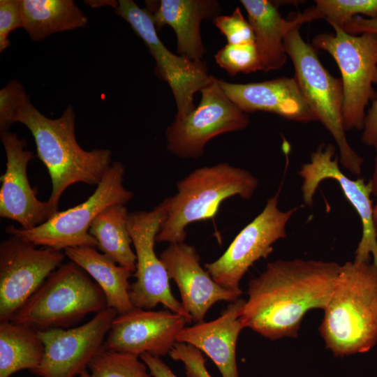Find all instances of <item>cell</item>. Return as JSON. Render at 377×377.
Instances as JSON below:
<instances>
[{
	"mask_svg": "<svg viewBox=\"0 0 377 377\" xmlns=\"http://www.w3.org/2000/svg\"><path fill=\"white\" fill-rule=\"evenodd\" d=\"M341 265L320 260H276L248 284L240 319L271 341L295 338L305 315L325 307Z\"/></svg>",
	"mask_w": 377,
	"mask_h": 377,
	"instance_id": "cell-1",
	"label": "cell"
},
{
	"mask_svg": "<svg viewBox=\"0 0 377 377\" xmlns=\"http://www.w3.org/2000/svg\"><path fill=\"white\" fill-rule=\"evenodd\" d=\"M15 121L29 128L35 141L37 157L48 171L52 191L46 202L52 215L59 211L60 198L70 186L77 183L97 186L112 165L110 150L86 151L79 145L71 105L59 117L50 119L34 107L28 96Z\"/></svg>",
	"mask_w": 377,
	"mask_h": 377,
	"instance_id": "cell-2",
	"label": "cell"
},
{
	"mask_svg": "<svg viewBox=\"0 0 377 377\" xmlns=\"http://www.w3.org/2000/svg\"><path fill=\"white\" fill-rule=\"evenodd\" d=\"M323 311L318 332L334 357L369 352L377 343V267L355 260L341 265Z\"/></svg>",
	"mask_w": 377,
	"mask_h": 377,
	"instance_id": "cell-3",
	"label": "cell"
},
{
	"mask_svg": "<svg viewBox=\"0 0 377 377\" xmlns=\"http://www.w3.org/2000/svg\"><path fill=\"white\" fill-rule=\"evenodd\" d=\"M258 184L249 171L227 163L194 170L177 182V193L165 199L167 216L156 242H184L189 224L213 218L228 198L238 195L249 200Z\"/></svg>",
	"mask_w": 377,
	"mask_h": 377,
	"instance_id": "cell-4",
	"label": "cell"
},
{
	"mask_svg": "<svg viewBox=\"0 0 377 377\" xmlns=\"http://www.w3.org/2000/svg\"><path fill=\"white\" fill-rule=\"evenodd\" d=\"M107 307L99 286L70 260L47 278L10 321L38 332L66 329Z\"/></svg>",
	"mask_w": 377,
	"mask_h": 377,
	"instance_id": "cell-5",
	"label": "cell"
},
{
	"mask_svg": "<svg viewBox=\"0 0 377 377\" xmlns=\"http://www.w3.org/2000/svg\"><path fill=\"white\" fill-rule=\"evenodd\" d=\"M300 26L286 36L283 45L294 67L297 80L309 105L332 135L339 150L342 167L355 175L362 171L363 158L347 139L343 120V90L341 79L334 77L321 64L316 49L304 41Z\"/></svg>",
	"mask_w": 377,
	"mask_h": 377,
	"instance_id": "cell-6",
	"label": "cell"
},
{
	"mask_svg": "<svg viewBox=\"0 0 377 377\" xmlns=\"http://www.w3.org/2000/svg\"><path fill=\"white\" fill-rule=\"evenodd\" d=\"M125 168L119 161L110 168L97 185L94 192L83 202L68 209L57 212L43 223L24 230L12 225L5 228L6 233L31 242L61 251L68 248L97 246L89 228L96 216L107 207L126 205L133 193L124 184Z\"/></svg>",
	"mask_w": 377,
	"mask_h": 377,
	"instance_id": "cell-7",
	"label": "cell"
},
{
	"mask_svg": "<svg viewBox=\"0 0 377 377\" xmlns=\"http://www.w3.org/2000/svg\"><path fill=\"white\" fill-rule=\"evenodd\" d=\"M332 28L334 34L316 35L313 47L330 54L341 72L345 130H362L366 108L376 96L373 84H377V36L352 35L338 27Z\"/></svg>",
	"mask_w": 377,
	"mask_h": 377,
	"instance_id": "cell-8",
	"label": "cell"
},
{
	"mask_svg": "<svg viewBox=\"0 0 377 377\" xmlns=\"http://www.w3.org/2000/svg\"><path fill=\"white\" fill-rule=\"evenodd\" d=\"M166 216L165 199L150 211L128 214L127 227L136 256V280L131 285L130 299L135 307L147 310L162 304L190 323L191 317L172 293L168 272L154 251L156 235Z\"/></svg>",
	"mask_w": 377,
	"mask_h": 377,
	"instance_id": "cell-9",
	"label": "cell"
},
{
	"mask_svg": "<svg viewBox=\"0 0 377 377\" xmlns=\"http://www.w3.org/2000/svg\"><path fill=\"white\" fill-rule=\"evenodd\" d=\"M200 91L198 106L186 117L175 118L165 130L167 149L182 158L200 157L212 138L243 130L250 122L248 114L228 98L216 77L211 75Z\"/></svg>",
	"mask_w": 377,
	"mask_h": 377,
	"instance_id": "cell-10",
	"label": "cell"
},
{
	"mask_svg": "<svg viewBox=\"0 0 377 377\" xmlns=\"http://www.w3.org/2000/svg\"><path fill=\"white\" fill-rule=\"evenodd\" d=\"M279 193L269 198L263 211L235 237L216 260L205 265L212 279L223 288L242 295L240 281L257 260L267 258L273 245L286 237V225L298 207L279 208Z\"/></svg>",
	"mask_w": 377,
	"mask_h": 377,
	"instance_id": "cell-11",
	"label": "cell"
},
{
	"mask_svg": "<svg viewBox=\"0 0 377 377\" xmlns=\"http://www.w3.org/2000/svg\"><path fill=\"white\" fill-rule=\"evenodd\" d=\"M114 11L131 25L154 59L156 75L169 84L174 96L175 118L188 116L195 108L194 95L209 81L207 64L171 52L158 38L150 11L133 0L119 1Z\"/></svg>",
	"mask_w": 377,
	"mask_h": 377,
	"instance_id": "cell-12",
	"label": "cell"
},
{
	"mask_svg": "<svg viewBox=\"0 0 377 377\" xmlns=\"http://www.w3.org/2000/svg\"><path fill=\"white\" fill-rule=\"evenodd\" d=\"M66 255L49 247L37 248L15 236L0 243V322L15 313L62 265Z\"/></svg>",
	"mask_w": 377,
	"mask_h": 377,
	"instance_id": "cell-13",
	"label": "cell"
},
{
	"mask_svg": "<svg viewBox=\"0 0 377 377\" xmlns=\"http://www.w3.org/2000/svg\"><path fill=\"white\" fill-rule=\"evenodd\" d=\"M117 315L114 309L107 307L82 325L38 332L45 353L40 364L31 374L38 377L80 376L103 349Z\"/></svg>",
	"mask_w": 377,
	"mask_h": 377,
	"instance_id": "cell-14",
	"label": "cell"
},
{
	"mask_svg": "<svg viewBox=\"0 0 377 377\" xmlns=\"http://www.w3.org/2000/svg\"><path fill=\"white\" fill-rule=\"evenodd\" d=\"M336 148L332 144H321L311 154L310 162L304 163L298 173L302 179L301 190L306 205H313V197L320 184L327 179H334L340 186L344 196L360 218L362 237L357 244L355 259L371 261L377 267V235L374 224V205L371 199L372 188L370 182L364 178L351 179L340 170Z\"/></svg>",
	"mask_w": 377,
	"mask_h": 377,
	"instance_id": "cell-15",
	"label": "cell"
},
{
	"mask_svg": "<svg viewBox=\"0 0 377 377\" xmlns=\"http://www.w3.org/2000/svg\"><path fill=\"white\" fill-rule=\"evenodd\" d=\"M187 323L184 316L172 311L135 307L115 317L103 349L138 357L145 353L164 356L169 354Z\"/></svg>",
	"mask_w": 377,
	"mask_h": 377,
	"instance_id": "cell-16",
	"label": "cell"
},
{
	"mask_svg": "<svg viewBox=\"0 0 377 377\" xmlns=\"http://www.w3.org/2000/svg\"><path fill=\"white\" fill-rule=\"evenodd\" d=\"M0 138L6 156V171L0 177V217L18 223L20 228H33L52 216L28 179L27 166L34 156L16 133L2 131Z\"/></svg>",
	"mask_w": 377,
	"mask_h": 377,
	"instance_id": "cell-17",
	"label": "cell"
},
{
	"mask_svg": "<svg viewBox=\"0 0 377 377\" xmlns=\"http://www.w3.org/2000/svg\"><path fill=\"white\" fill-rule=\"evenodd\" d=\"M170 279L177 285L182 304L195 323L204 321L216 302H233L241 295L218 284L200 265L195 248L185 242L170 244L159 256Z\"/></svg>",
	"mask_w": 377,
	"mask_h": 377,
	"instance_id": "cell-18",
	"label": "cell"
},
{
	"mask_svg": "<svg viewBox=\"0 0 377 377\" xmlns=\"http://www.w3.org/2000/svg\"><path fill=\"white\" fill-rule=\"evenodd\" d=\"M219 82L228 98L247 114L263 111L297 122L317 121L294 77L246 84Z\"/></svg>",
	"mask_w": 377,
	"mask_h": 377,
	"instance_id": "cell-19",
	"label": "cell"
},
{
	"mask_svg": "<svg viewBox=\"0 0 377 377\" xmlns=\"http://www.w3.org/2000/svg\"><path fill=\"white\" fill-rule=\"evenodd\" d=\"M240 3L253 29L262 71L265 73L279 70L285 65L288 55L283 40L293 28L321 19L315 6L288 20L281 17L278 3L274 1L241 0Z\"/></svg>",
	"mask_w": 377,
	"mask_h": 377,
	"instance_id": "cell-20",
	"label": "cell"
},
{
	"mask_svg": "<svg viewBox=\"0 0 377 377\" xmlns=\"http://www.w3.org/2000/svg\"><path fill=\"white\" fill-rule=\"evenodd\" d=\"M244 302L239 298L230 302L216 319L183 328L177 337V342L190 344L205 353L222 377H239L236 346L239 333L244 328L240 319Z\"/></svg>",
	"mask_w": 377,
	"mask_h": 377,
	"instance_id": "cell-21",
	"label": "cell"
},
{
	"mask_svg": "<svg viewBox=\"0 0 377 377\" xmlns=\"http://www.w3.org/2000/svg\"><path fill=\"white\" fill-rule=\"evenodd\" d=\"M148 1L147 8L152 15L157 31L165 25L174 30L177 54L192 61L202 60L206 53L200 35V24L221 15L216 0H161Z\"/></svg>",
	"mask_w": 377,
	"mask_h": 377,
	"instance_id": "cell-22",
	"label": "cell"
},
{
	"mask_svg": "<svg viewBox=\"0 0 377 377\" xmlns=\"http://www.w3.org/2000/svg\"><path fill=\"white\" fill-rule=\"evenodd\" d=\"M71 261L83 269L104 293L108 307L114 309L118 314L133 308L129 295L128 279L133 273L120 266L95 247L68 248L64 252Z\"/></svg>",
	"mask_w": 377,
	"mask_h": 377,
	"instance_id": "cell-23",
	"label": "cell"
},
{
	"mask_svg": "<svg viewBox=\"0 0 377 377\" xmlns=\"http://www.w3.org/2000/svg\"><path fill=\"white\" fill-rule=\"evenodd\" d=\"M22 28L35 41L87 26L88 20L73 0H22Z\"/></svg>",
	"mask_w": 377,
	"mask_h": 377,
	"instance_id": "cell-24",
	"label": "cell"
},
{
	"mask_svg": "<svg viewBox=\"0 0 377 377\" xmlns=\"http://www.w3.org/2000/svg\"><path fill=\"white\" fill-rule=\"evenodd\" d=\"M45 346L38 331L12 321L0 322V377L40 364Z\"/></svg>",
	"mask_w": 377,
	"mask_h": 377,
	"instance_id": "cell-25",
	"label": "cell"
},
{
	"mask_svg": "<svg viewBox=\"0 0 377 377\" xmlns=\"http://www.w3.org/2000/svg\"><path fill=\"white\" fill-rule=\"evenodd\" d=\"M128 214L124 204L110 206L94 219L89 233L101 253L134 274L136 256L127 227Z\"/></svg>",
	"mask_w": 377,
	"mask_h": 377,
	"instance_id": "cell-26",
	"label": "cell"
},
{
	"mask_svg": "<svg viewBox=\"0 0 377 377\" xmlns=\"http://www.w3.org/2000/svg\"><path fill=\"white\" fill-rule=\"evenodd\" d=\"M88 368L92 377H150L147 366L138 356L103 348Z\"/></svg>",
	"mask_w": 377,
	"mask_h": 377,
	"instance_id": "cell-27",
	"label": "cell"
},
{
	"mask_svg": "<svg viewBox=\"0 0 377 377\" xmlns=\"http://www.w3.org/2000/svg\"><path fill=\"white\" fill-rule=\"evenodd\" d=\"M315 2L321 18L332 27L343 29L346 22L360 14L369 18L377 17V0H316Z\"/></svg>",
	"mask_w": 377,
	"mask_h": 377,
	"instance_id": "cell-28",
	"label": "cell"
},
{
	"mask_svg": "<svg viewBox=\"0 0 377 377\" xmlns=\"http://www.w3.org/2000/svg\"><path fill=\"white\" fill-rule=\"evenodd\" d=\"M216 64L230 76L262 71L255 43L227 44L214 55Z\"/></svg>",
	"mask_w": 377,
	"mask_h": 377,
	"instance_id": "cell-29",
	"label": "cell"
},
{
	"mask_svg": "<svg viewBox=\"0 0 377 377\" xmlns=\"http://www.w3.org/2000/svg\"><path fill=\"white\" fill-rule=\"evenodd\" d=\"M215 26L223 34L228 44L242 45L255 43L252 26L246 20L239 8H236L230 15H220L213 20Z\"/></svg>",
	"mask_w": 377,
	"mask_h": 377,
	"instance_id": "cell-30",
	"label": "cell"
},
{
	"mask_svg": "<svg viewBox=\"0 0 377 377\" xmlns=\"http://www.w3.org/2000/svg\"><path fill=\"white\" fill-rule=\"evenodd\" d=\"M27 96L24 87L16 80H11L0 90V132L9 131Z\"/></svg>",
	"mask_w": 377,
	"mask_h": 377,
	"instance_id": "cell-31",
	"label": "cell"
},
{
	"mask_svg": "<svg viewBox=\"0 0 377 377\" xmlns=\"http://www.w3.org/2000/svg\"><path fill=\"white\" fill-rule=\"evenodd\" d=\"M169 355L173 360L184 363L187 377H212L205 367L202 353L195 347L176 342Z\"/></svg>",
	"mask_w": 377,
	"mask_h": 377,
	"instance_id": "cell-32",
	"label": "cell"
},
{
	"mask_svg": "<svg viewBox=\"0 0 377 377\" xmlns=\"http://www.w3.org/2000/svg\"><path fill=\"white\" fill-rule=\"evenodd\" d=\"M23 27L22 0L0 1V52L10 46L9 35Z\"/></svg>",
	"mask_w": 377,
	"mask_h": 377,
	"instance_id": "cell-33",
	"label": "cell"
},
{
	"mask_svg": "<svg viewBox=\"0 0 377 377\" xmlns=\"http://www.w3.org/2000/svg\"><path fill=\"white\" fill-rule=\"evenodd\" d=\"M361 140L368 146H374L377 140V94L366 114Z\"/></svg>",
	"mask_w": 377,
	"mask_h": 377,
	"instance_id": "cell-34",
	"label": "cell"
},
{
	"mask_svg": "<svg viewBox=\"0 0 377 377\" xmlns=\"http://www.w3.org/2000/svg\"><path fill=\"white\" fill-rule=\"evenodd\" d=\"M343 29L352 35L371 34L377 36V17L356 16L346 22Z\"/></svg>",
	"mask_w": 377,
	"mask_h": 377,
	"instance_id": "cell-35",
	"label": "cell"
},
{
	"mask_svg": "<svg viewBox=\"0 0 377 377\" xmlns=\"http://www.w3.org/2000/svg\"><path fill=\"white\" fill-rule=\"evenodd\" d=\"M140 360L147 366L149 374L154 377H177L170 368L161 359L148 353L140 356Z\"/></svg>",
	"mask_w": 377,
	"mask_h": 377,
	"instance_id": "cell-36",
	"label": "cell"
},
{
	"mask_svg": "<svg viewBox=\"0 0 377 377\" xmlns=\"http://www.w3.org/2000/svg\"><path fill=\"white\" fill-rule=\"evenodd\" d=\"M375 148V156L374 162V169L371 177L369 180L371 188H372V194L376 198V202L374 205V224L377 235V140L374 145Z\"/></svg>",
	"mask_w": 377,
	"mask_h": 377,
	"instance_id": "cell-37",
	"label": "cell"
},
{
	"mask_svg": "<svg viewBox=\"0 0 377 377\" xmlns=\"http://www.w3.org/2000/svg\"><path fill=\"white\" fill-rule=\"evenodd\" d=\"M79 377H92L91 374L89 373L87 370L82 372Z\"/></svg>",
	"mask_w": 377,
	"mask_h": 377,
	"instance_id": "cell-38",
	"label": "cell"
}]
</instances>
